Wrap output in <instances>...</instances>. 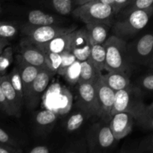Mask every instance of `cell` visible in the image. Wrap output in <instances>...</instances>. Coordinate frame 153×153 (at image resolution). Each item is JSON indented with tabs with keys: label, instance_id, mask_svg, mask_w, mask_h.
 <instances>
[{
	"label": "cell",
	"instance_id": "cell-1",
	"mask_svg": "<svg viewBox=\"0 0 153 153\" xmlns=\"http://www.w3.org/2000/svg\"><path fill=\"white\" fill-rule=\"evenodd\" d=\"M152 16L153 6L131 11L128 14L121 16L120 19L114 22L111 26L112 33L114 35L127 41L143 29Z\"/></svg>",
	"mask_w": 153,
	"mask_h": 153
},
{
	"label": "cell",
	"instance_id": "cell-2",
	"mask_svg": "<svg viewBox=\"0 0 153 153\" xmlns=\"http://www.w3.org/2000/svg\"><path fill=\"white\" fill-rule=\"evenodd\" d=\"M145 106L142 90L137 85H131L127 88L116 92L111 117L120 112H128L131 114L137 120L141 115Z\"/></svg>",
	"mask_w": 153,
	"mask_h": 153
},
{
	"label": "cell",
	"instance_id": "cell-3",
	"mask_svg": "<svg viewBox=\"0 0 153 153\" xmlns=\"http://www.w3.org/2000/svg\"><path fill=\"white\" fill-rule=\"evenodd\" d=\"M73 16L84 23L102 22L112 25L117 13L111 5L93 1L79 5L72 12Z\"/></svg>",
	"mask_w": 153,
	"mask_h": 153
},
{
	"label": "cell",
	"instance_id": "cell-4",
	"mask_svg": "<svg viewBox=\"0 0 153 153\" xmlns=\"http://www.w3.org/2000/svg\"><path fill=\"white\" fill-rule=\"evenodd\" d=\"M118 141L114 136L109 122L101 120L93 124L87 133V144L91 153L110 151Z\"/></svg>",
	"mask_w": 153,
	"mask_h": 153
},
{
	"label": "cell",
	"instance_id": "cell-5",
	"mask_svg": "<svg viewBox=\"0 0 153 153\" xmlns=\"http://www.w3.org/2000/svg\"><path fill=\"white\" fill-rule=\"evenodd\" d=\"M76 29V25L66 27L61 25H34L26 23L22 27L21 31L22 40L35 45H40L48 43L58 36L72 32Z\"/></svg>",
	"mask_w": 153,
	"mask_h": 153
},
{
	"label": "cell",
	"instance_id": "cell-6",
	"mask_svg": "<svg viewBox=\"0 0 153 153\" xmlns=\"http://www.w3.org/2000/svg\"><path fill=\"white\" fill-rule=\"evenodd\" d=\"M127 41L112 34L108 37L104 46L106 51V70H126L131 65L127 58Z\"/></svg>",
	"mask_w": 153,
	"mask_h": 153
},
{
	"label": "cell",
	"instance_id": "cell-7",
	"mask_svg": "<svg viewBox=\"0 0 153 153\" xmlns=\"http://www.w3.org/2000/svg\"><path fill=\"white\" fill-rule=\"evenodd\" d=\"M153 52V32L146 33L127 44L130 65L149 66Z\"/></svg>",
	"mask_w": 153,
	"mask_h": 153
},
{
	"label": "cell",
	"instance_id": "cell-8",
	"mask_svg": "<svg viewBox=\"0 0 153 153\" xmlns=\"http://www.w3.org/2000/svg\"><path fill=\"white\" fill-rule=\"evenodd\" d=\"M46 108L53 111L58 114L68 113L72 108L73 96L68 89L59 84L51 85L43 96Z\"/></svg>",
	"mask_w": 153,
	"mask_h": 153
},
{
	"label": "cell",
	"instance_id": "cell-9",
	"mask_svg": "<svg viewBox=\"0 0 153 153\" xmlns=\"http://www.w3.org/2000/svg\"><path fill=\"white\" fill-rule=\"evenodd\" d=\"M76 105L80 110L83 111L90 117H97L100 118V105L94 84H79Z\"/></svg>",
	"mask_w": 153,
	"mask_h": 153
},
{
	"label": "cell",
	"instance_id": "cell-10",
	"mask_svg": "<svg viewBox=\"0 0 153 153\" xmlns=\"http://www.w3.org/2000/svg\"><path fill=\"white\" fill-rule=\"evenodd\" d=\"M55 75V73L49 69H40L28 94L24 99V102L27 108L34 109L37 107L47 89L51 79Z\"/></svg>",
	"mask_w": 153,
	"mask_h": 153
},
{
	"label": "cell",
	"instance_id": "cell-11",
	"mask_svg": "<svg viewBox=\"0 0 153 153\" xmlns=\"http://www.w3.org/2000/svg\"><path fill=\"white\" fill-rule=\"evenodd\" d=\"M100 108V120L110 122L116 92L106 83L102 75L94 84Z\"/></svg>",
	"mask_w": 153,
	"mask_h": 153
},
{
	"label": "cell",
	"instance_id": "cell-12",
	"mask_svg": "<svg viewBox=\"0 0 153 153\" xmlns=\"http://www.w3.org/2000/svg\"><path fill=\"white\" fill-rule=\"evenodd\" d=\"M91 44L89 34L86 28H76L74 31L69 50L79 61L88 60L91 55Z\"/></svg>",
	"mask_w": 153,
	"mask_h": 153
},
{
	"label": "cell",
	"instance_id": "cell-13",
	"mask_svg": "<svg viewBox=\"0 0 153 153\" xmlns=\"http://www.w3.org/2000/svg\"><path fill=\"white\" fill-rule=\"evenodd\" d=\"M135 118L128 112H120L114 114L110 120L111 129L117 140H121L131 132Z\"/></svg>",
	"mask_w": 153,
	"mask_h": 153
},
{
	"label": "cell",
	"instance_id": "cell-14",
	"mask_svg": "<svg viewBox=\"0 0 153 153\" xmlns=\"http://www.w3.org/2000/svg\"><path fill=\"white\" fill-rule=\"evenodd\" d=\"M19 55L31 65L41 69H49L44 53L34 43L22 39L19 43Z\"/></svg>",
	"mask_w": 153,
	"mask_h": 153
},
{
	"label": "cell",
	"instance_id": "cell-15",
	"mask_svg": "<svg viewBox=\"0 0 153 153\" xmlns=\"http://www.w3.org/2000/svg\"><path fill=\"white\" fill-rule=\"evenodd\" d=\"M0 84L2 88L4 97L11 111V116L19 117L24 101L18 96L17 93L11 85L8 75L0 76Z\"/></svg>",
	"mask_w": 153,
	"mask_h": 153
},
{
	"label": "cell",
	"instance_id": "cell-16",
	"mask_svg": "<svg viewBox=\"0 0 153 153\" xmlns=\"http://www.w3.org/2000/svg\"><path fill=\"white\" fill-rule=\"evenodd\" d=\"M16 66L19 69L21 78H22V86H23L24 99L28 94L33 82L38 75L40 69L36 66L31 65L25 61L20 55L16 56Z\"/></svg>",
	"mask_w": 153,
	"mask_h": 153
},
{
	"label": "cell",
	"instance_id": "cell-17",
	"mask_svg": "<svg viewBox=\"0 0 153 153\" xmlns=\"http://www.w3.org/2000/svg\"><path fill=\"white\" fill-rule=\"evenodd\" d=\"M73 34H74V31L58 36V37H55L53 40H50L49 42L44 43V44L36 45V46L40 48L43 52L49 51V52L61 54L62 52L69 50V49H70Z\"/></svg>",
	"mask_w": 153,
	"mask_h": 153
},
{
	"label": "cell",
	"instance_id": "cell-18",
	"mask_svg": "<svg viewBox=\"0 0 153 153\" xmlns=\"http://www.w3.org/2000/svg\"><path fill=\"white\" fill-rule=\"evenodd\" d=\"M63 19L53 14L47 13L39 9H34L29 11L27 15V23L34 25H61Z\"/></svg>",
	"mask_w": 153,
	"mask_h": 153
},
{
	"label": "cell",
	"instance_id": "cell-19",
	"mask_svg": "<svg viewBox=\"0 0 153 153\" xmlns=\"http://www.w3.org/2000/svg\"><path fill=\"white\" fill-rule=\"evenodd\" d=\"M85 25L91 44H104L108 37L109 30L112 25L102 22H92Z\"/></svg>",
	"mask_w": 153,
	"mask_h": 153
},
{
	"label": "cell",
	"instance_id": "cell-20",
	"mask_svg": "<svg viewBox=\"0 0 153 153\" xmlns=\"http://www.w3.org/2000/svg\"><path fill=\"white\" fill-rule=\"evenodd\" d=\"M105 81L115 92L125 89L131 85L126 72L124 70H112L103 75Z\"/></svg>",
	"mask_w": 153,
	"mask_h": 153
},
{
	"label": "cell",
	"instance_id": "cell-21",
	"mask_svg": "<svg viewBox=\"0 0 153 153\" xmlns=\"http://www.w3.org/2000/svg\"><path fill=\"white\" fill-rule=\"evenodd\" d=\"M102 75V73L88 59L81 61V74L79 84L91 83L94 85Z\"/></svg>",
	"mask_w": 153,
	"mask_h": 153
},
{
	"label": "cell",
	"instance_id": "cell-22",
	"mask_svg": "<svg viewBox=\"0 0 153 153\" xmlns=\"http://www.w3.org/2000/svg\"><path fill=\"white\" fill-rule=\"evenodd\" d=\"M57 114L53 111L46 108L41 110L36 114L34 117L35 125L39 129L44 130L50 129L55 123L57 120Z\"/></svg>",
	"mask_w": 153,
	"mask_h": 153
},
{
	"label": "cell",
	"instance_id": "cell-23",
	"mask_svg": "<svg viewBox=\"0 0 153 153\" xmlns=\"http://www.w3.org/2000/svg\"><path fill=\"white\" fill-rule=\"evenodd\" d=\"M90 61L102 73L106 70V51L104 44L92 45L91 55L89 58Z\"/></svg>",
	"mask_w": 153,
	"mask_h": 153
},
{
	"label": "cell",
	"instance_id": "cell-24",
	"mask_svg": "<svg viewBox=\"0 0 153 153\" xmlns=\"http://www.w3.org/2000/svg\"><path fill=\"white\" fill-rule=\"evenodd\" d=\"M88 118H90V117L82 110L80 112L73 114L67 119L65 125L66 130L69 132L76 131L85 123Z\"/></svg>",
	"mask_w": 153,
	"mask_h": 153
},
{
	"label": "cell",
	"instance_id": "cell-25",
	"mask_svg": "<svg viewBox=\"0 0 153 153\" xmlns=\"http://www.w3.org/2000/svg\"><path fill=\"white\" fill-rule=\"evenodd\" d=\"M81 74V61L76 60L66 70L64 76L65 80L70 85L79 84Z\"/></svg>",
	"mask_w": 153,
	"mask_h": 153
},
{
	"label": "cell",
	"instance_id": "cell-26",
	"mask_svg": "<svg viewBox=\"0 0 153 153\" xmlns=\"http://www.w3.org/2000/svg\"><path fill=\"white\" fill-rule=\"evenodd\" d=\"M13 61V51L12 46H8L0 54V76L6 75L7 69Z\"/></svg>",
	"mask_w": 153,
	"mask_h": 153
},
{
	"label": "cell",
	"instance_id": "cell-27",
	"mask_svg": "<svg viewBox=\"0 0 153 153\" xmlns=\"http://www.w3.org/2000/svg\"><path fill=\"white\" fill-rule=\"evenodd\" d=\"M51 3L55 11L63 16H67L74 10L75 0H51Z\"/></svg>",
	"mask_w": 153,
	"mask_h": 153
},
{
	"label": "cell",
	"instance_id": "cell-28",
	"mask_svg": "<svg viewBox=\"0 0 153 153\" xmlns=\"http://www.w3.org/2000/svg\"><path fill=\"white\" fill-rule=\"evenodd\" d=\"M8 77L10 82H11V85H13V88H14L15 91L17 93L18 96L24 101V93L22 78H21L20 73H19L17 66L16 65L12 69L10 73L8 74Z\"/></svg>",
	"mask_w": 153,
	"mask_h": 153
},
{
	"label": "cell",
	"instance_id": "cell-29",
	"mask_svg": "<svg viewBox=\"0 0 153 153\" xmlns=\"http://www.w3.org/2000/svg\"><path fill=\"white\" fill-rule=\"evenodd\" d=\"M43 53L46 57V61L49 70L53 72L55 74H58V70L61 64V54L49 52V51H45Z\"/></svg>",
	"mask_w": 153,
	"mask_h": 153
},
{
	"label": "cell",
	"instance_id": "cell-30",
	"mask_svg": "<svg viewBox=\"0 0 153 153\" xmlns=\"http://www.w3.org/2000/svg\"><path fill=\"white\" fill-rule=\"evenodd\" d=\"M18 33V26L15 23L7 21H0V37L11 39Z\"/></svg>",
	"mask_w": 153,
	"mask_h": 153
},
{
	"label": "cell",
	"instance_id": "cell-31",
	"mask_svg": "<svg viewBox=\"0 0 153 153\" xmlns=\"http://www.w3.org/2000/svg\"><path fill=\"white\" fill-rule=\"evenodd\" d=\"M152 6H153V0H134L130 5L121 10L120 13H122L121 16H124L135 10L148 8Z\"/></svg>",
	"mask_w": 153,
	"mask_h": 153
},
{
	"label": "cell",
	"instance_id": "cell-32",
	"mask_svg": "<svg viewBox=\"0 0 153 153\" xmlns=\"http://www.w3.org/2000/svg\"><path fill=\"white\" fill-rule=\"evenodd\" d=\"M61 55V64L60 66V68L58 70V74L61 76H64L66 70H67L69 67L73 64V62L76 61V58L75 55L70 52V50H67L65 52H62Z\"/></svg>",
	"mask_w": 153,
	"mask_h": 153
},
{
	"label": "cell",
	"instance_id": "cell-33",
	"mask_svg": "<svg viewBox=\"0 0 153 153\" xmlns=\"http://www.w3.org/2000/svg\"><path fill=\"white\" fill-rule=\"evenodd\" d=\"M137 86L139 87L142 91L153 92V73L140 76L137 81Z\"/></svg>",
	"mask_w": 153,
	"mask_h": 153
},
{
	"label": "cell",
	"instance_id": "cell-34",
	"mask_svg": "<svg viewBox=\"0 0 153 153\" xmlns=\"http://www.w3.org/2000/svg\"><path fill=\"white\" fill-rule=\"evenodd\" d=\"M138 153H153V133L143 138L134 151Z\"/></svg>",
	"mask_w": 153,
	"mask_h": 153
},
{
	"label": "cell",
	"instance_id": "cell-35",
	"mask_svg": "<svg viewBox=\"0 0 153 153\" xmlns=\"http://www.w3.org/2000/svg\"><path fill=\"white\" fill-rule=\"evenodd\" d=\"M0 143H6V144L11 145L16 147H20L19 143L1 128H0Z\"/></svg>",
	"mask_w": 153,
	"mask_h": 153
},
{
	"label": "cell",
	"instance_id": "cell-36",
	"mask_svg": "<svg viewBox=\"0 0 153 153\" xmlns=\"http://www.w3.org/2000/svg\"><path fill=\"white\" fill-rule=\"evenodd\" d=\"M137 123L139 126L143 130L146 131H153V115L148 117L142 118L137 120Z\"/></svg>",
	"mask_w": 153,
	"mask_h": 153
},
{
	"label": "cell",
	"instance_id": "cell-37",
	"mask_svg": "<svg viewBox=\"0 0 153 153\" xmlns=\"http://www.w3.org/2000/svg\"><path fill=\"white\" fill-rule=\"evenodd\" d=\"M0 110L4 112L6 114L11 116V111H10L8 103H7V100H6L5 97H4L1 84H0Z\"/></svg>",
	"mask_w": 153,
	"mask_h": 153
},
{
	"label": "cell",
	"instance_id": "cell-38",
	"mask_svg": "<svg viewBox=\"0 0 153 153\" xmlns=\"http://www.w3.org/2000/svg\"><path fill=\"white\" fill-rule=\"evenodd\" d=\"M134 0H114V8L117 15L120 13L122 10L128 7V5L133 2Z\"/></svg>",
	"mask_w": 153,
	"mask_h": 153
},
{
	"label": "cell",
	"instance_id": "cell-39",
	"mask_svg": "<svg viewBox=\"0 0 153 153\" xmlns=\"http://www.w3.org/2000/svg\"><path fill=\"white\" fill-rule=\"evenodd\" d=\"M20 147L11 146L6 143H0V153H22Z\"/></svg>",
	"mask_w": 153,
	"mask_h": 153
},
{
	"label": "cell",
	"instance_id": "cell-40",
	"mask_svg": "<svg viewBox=\"0 0 153 153\" xmlns=\"http://www.w3.org/2000/svg\"><path fill=\"white\" fill-rule=\"evenodd\" d=\"M152 115H153V102L151 103V104L147 105H146L143 112H142L141 115L137 118V120L139 119H142V118L148 117H150L152 116Z\"/></svg>",
	"mask_w": 153,
	"mask_h": 153
},
{
	"label": "cell",
	"instance_id": "cell-41",
	"mask_svg": "<svg viewBox=\"0 0 153 153\" xmlns=\"http://www.w3.org/2000/svg\"><path fill=\"white\" fill-rule=\"evenodd\" d=\"M51 152L50 149L47 146H34L31 150H29V153H49Z\"/></svg>",
	"mask_w": 153,
	"mask_h": 153
},
{
	"label": "cell",
	"instance_id": "cell-42",
	"mask_svg": "<svg viewBox=\"0 0 153 153\" xmlns=\"http://www.w3.org/2000/svg\"><path fill=\"white\" fill-rule=\"evenodd\" d=\"M8 46H10V41H9L8 39L0 37V54Z\"/></svg>",
	"mask_w": 153,
	"mask_h": 153
},
{
	"label": "cell",
	"instance_id": "cell-43",
	"mask_svg": "<svg viewBox=\"0 0 153 153\" xmlns=\"http://www.w3.org/2000/svg\"><path fill=\"white\" fill-rule=\"evenodd\" d=\"M95 1V0H75V4L76 6H79L84 4H86V3L91 2V1Z\"/></svg>",
	"mask_w": 153,
	"mask_h": 153
},
{
	"label": "cell",
	"instance_id": "cell-44",
	"mask_svg": "<svg viewBox=\"0 0 153 153\" xmlns=\"http://www.w3.org/2000/svg\"><path fill=\"white\" fill-rule=\"evenodd\" d=\"M95 1H100V2L104 3V4H109V5H111L114 7V0H95Z\"/></svg>",
	"mask_w": 153,
	"mask_h": 153
},
{
	"label": "cell",
	"instance_id": "cell-45",
	"mask_svg": "<svg viewBox=\"0 0 153 153\" xmlns=\"http://www.w3.org/2000/svg\"><path fill=\"white\" fill-rule=\"evenodd\" d=\"M148 67H149V68L152 69V70H153V52H152V58H151L150 63H149V64Z\"/></svg>",
	"mask_w": 153,
	"mask_h": 153
},
{
	"label": "cell",
	"instance_id": "cell-46",
	"mask_svg": "<svg viewBox=\"0 0 153 153\" xmlns=\"http://www.w3.org/2000/svg\"><path fill=\"white\" fill-rule=\"evenodd\" d=\"M1 11H2V9H1V4H0V15H1Z\"/></svg>",
	"mask_w": 153,
	"mask_h": 153
}]
</instances>
